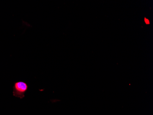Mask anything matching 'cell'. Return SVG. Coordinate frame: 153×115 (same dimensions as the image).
Wrapping results in <instances>:
<instances>
[{
    "mask_svg": "<svg viewBox=\"0 0 153 115\" xmlns=\"http://www.w3.org/2000/svg\"><path fill=\"white\" fill-rule=\"evenodd\" d=\"M27 89V84L25 82H17L15 83L14 86V96L21 98H23L25 97V92Z\"/></svg>",
    "mask_w": 153,
    "mask_h": 115,
    "instance_id": "obj_1",
    "label": "cell"
},
{
    "mask_svg": "<svg viewBox=\"0 0 153 115\" xmlns=\"http://www.w3.org/2000/svg\"><path fill=\"white\" fill-rule=\"evenodd\" d=\"M144 21H145V23H146V24H149V20H148V19H146V18H145V19H144Z\"/></svg>",
    "mask_w": 153,
    "mask_h": 115,
    "instance_id": "obj_2",
    "label": "cell"
}]
</instances>
